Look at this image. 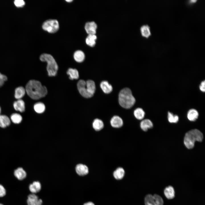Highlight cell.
Returning a JSON list of instances; mask_svg holds the SVG:
<instances>
[{
	"instance_id": "obj_1",
	"label": "cell",
	"mask_w": 205,
	"mask_h": 205,
	"mask_svg": "<svg viewBox=\"0 0 205 205\" xmlns=\"http://www.w3.org/2000/svg\"><path fill=\"white\" fill-rule=\"evenodd\" d=\"M26 93L31 99L38 100L45 97L47 93L46 87L43 86L39 81L31 80L25 87Z\"/></svg>"
},
{
	"instance_id": "obj_2",
	"label": "cell",
	"mask_w": 205,
	"mask_h": 205,
	"mask_svg": "<svg viewBox=\"0 0 205 205\" xmlns=\"http://www.w3.org/2000/svg\"><path fill=\"white\" fill-rule=\"evenodd\" d=\"M118 99L120 106L126 109L131 108L136 102V99L131 90L128 88H124L120 91Z\"/></svg>"
},
{
	"instance_id": "obj_3",
	"label": "cell",
	"mask_w": 205,
	"mask_h": 205,
	"mask_svg": "<svg viewBox=\"0 0 205 205\" xmlns=\"http://www.w3.org/2000/svg\"><path fill=\"white\" fill-rule=\"evenodd\" d=\"M203 135L199 130L194 129L187 132L184 136V143L188 149L192 148L196 141L202 142L203 139Z\"/></svg>"
},
{
	"instance_id": "obj_4",
	"label": "cell",
	"mask_w": 205,
	"mask_h": 205,
	"mask_svg": "<svg viewBox=\"0 0 205 205\" xmlns=\"http://www.w3.org/2000/svg\"><path fill=\"white\" fill-rule=\"evenodd\" d=\"M42 62L47 63V70L49 76H55L57 73L58 66L55 60L50 54L44 53L41 54L40 57Z\"/></svg>"
},
{
	"instance_id": "obj_5",
	"label": "cell",
	"mask_w": 205,
	"mask_h": 205,
	"mask_svg": "<svg viewBox=\"0 0 205 205\" xmlns=\"http://www.w3.org/2000/svg\"><path fill=\"white\" fill-rule=\"evenodd\" d=\"M42 28L44 30L50 33H54L59 29L58 22L56 19L48 20L43 23Z\"/></svg>"
},
{
	"instance_id": "obj_6",
	"label": "cell",
	"mask_w": 205,
	"mask_h": 205,
	"mask_svg": "<svg viewBox=\"0 0 205 205\" xmlns=\"http://www.w3.org/2000/svg\"><path fill=\"white\" fill-rule=\"evenodd\" d=\"M145 205H163V201L162 198L158 194H148L145 198Z\"/></svg>"
},
{
	"instance_id": "obj_7",
	"label": "cell",
	"mask_w": 205,
	"mask_h": 205,
	"mask_svg": "<svg viewBox=\"0 0 205 205\" xmlns=\"http://www.w3.org/2000/svg\"><path fill=\"white\" fill-rule=\"evenodd\" d=\"M77 87L80 94L85 98H90L93 96L88 91L86 86V82L82 79L79 80L77 83Z\"/></svg>"
},
{
	"instance_id": "obj_8",
	"label": "cell",
	"mask_w": 205,
	"mask_h": 205,
	"mask_svg": "<svg viewBox=\"0 0 205 205\" xmlns=\"http://www.w3.org/2000/svg\"><path fill=\"white\" fill-rule=\"evenodd\" d=\"M28 205H42V200L34 194H30L27 200Z\"/></svg>"
},
{
	"instance_id": "obj_9",
	"label": "cell",
	"mask_w": 205,
	"mask_h": 205,
	"mask_svg": "<svg viewBox=\"0 0 205 205\" xmlns=\"http://www.w3.org/2000/svg\"><path fill=\"white\" fill-rule=\"evenodd\" d=\"M111 126L115 128H119L122 127L123 124V122L122 118L118 116H114L110 120Z\"/></svg>"
},
{
	"instance_id": "obj_10",
	"label": "cell",
	"mask_w": 205,
	"mask_h": 205,
	"mask_svg": "<svg viewBox=\"0 0 205 205\" xmlns=\"http://www.w3.org/2000/svg\"><path fill=\"white\" fill-rule=\"evenodd\" d=\"M85 29L86 32L89 34H95L97 25L94 21L89 22L86 23Z\"/></svg>"
},
{
	"instance_id": "obj_11",
	"label": "cell",
	"mask_w": 205,
	"mask_h": 205,
	"mask_svg": "<svg viewBox=\"0 0 205 205\" xmlns=\"http://www.w3.org/2000/svg\"><path fill=\"white\" fill-rule=\"evenodd\" d=\"M76 171L79 176H83L87 175L89 173V169L86 165L79 164L75 167Z\"/></svg>"
},
{
	"instance_id": "obj_12",
	"label": "cell",
	"mask_w": 205,
	"mask_h": 205,
	"mask_svg": "<svg viewBox=\"0 0 205 205\" xmlns=\"http://www.w3.org/2000/svg\"><path fill=\"white\" fill-rule=\"evenodd\" d=\"M100 87L102 91L106 94H109L112 91V86L106 81H103L101 82Z\"/></svg>"
},
{
	"instance_id": "obj_13",
	"label": "cell",
	"mask_w": 205,
	"mask_h": 205,
	"mask_svg": "<svg viewBox=\"0 0 205 205\" xmlns=\"http://www.w3.org/2000/svg\"><path fill=\"white\" fill-rule=\"evenodd\" d=\"M15 110L20 112H24L25 110V104L24 101L21 99H18L13 103Z\"/></svg>"
},
{
	"instance_id": "obj_14",
	"label": "cell",
	"mask_w": 205,
	"mask_h": 205,
	"mask_svg": "<svg viewBox=\"0 0 205 205\" xmlns=\"http://www.w3.org/2000/svg\"><path fill=\"white\" fill-rule=\"evenodd\" d=\"M29 188L32 194H35L39 192L41 188V185L40 182L35 181L30 184Z\"/></svg>"
},
{
	"instance_id": "obj_15",
	"label": "cell",
	"mask_w": 205,
	"mask_h": 205,
	"mask_svg": "<svg viewBox=\"0 0 205 205\" xmlns=\"http://www.w3.org/2000/svg\"><path fill=\"white\" fill-rule=\"evenodd\" d=\"M15 176L18 179L22 180L25 178L26 173L25 171L22 167H19L15 169L14 171Z\"/></svg>"
},
{
	"instance_id": "obj_16",
	"label": "cell",
	"mask_w": 205,
	"mask_h": 205,
	"mask_svg": "<svg viewBox=\"0 0 205 205\" xmlns=\"http://www.w3.org/2000/svg\"><path fill=\"white\" fill-rule=\"evenodd\" d=\"M199 113L197 110L194 108H191L189 110L187 113V117L190 121H195L198 118Z\"/></svg>"
},
{
	"instance_id": "obj_17",
	"label": "cell",
	"mask_w": 205,
	"mask_h": 205,
	"mask_svg": "<svg viewBox=\"0 0 205 205\" xmlns=\"http://www.w3.org/2000/svg\"><path fill=\"white\" fill-rule=\"evenodd\" d=\"M153 127L152 122L149 119H146L143 120L140 122V127L144 131H146Z\"/></svg>"
},
{
	"instance_id": "obj_18",
	"label": "cell",
	"mask_w": 205,
	"mask_h": 205,
	"mask_svg": "<svg viewBox=\"0 0 205 205\" xmlns=\"http://www.w3.org/2000/svg\"><path fill=\"white\" fill-rule=\"evenodd\" d=\"M140 30L142 36L144 37L148 38L151 35L150 27L147 24L142 26Z\"/></svg>"
},
{
	"instance_id": "obj_19",
	"label": "cell",
	"mask_w": 205,
	"mask_h": 205,
	"mask_svg": "<svg viewBox=\"0 0 205 205\" xmlns=\"http://www.w3.org/2000/svg\"><path fill=\"white\" fill-rule=\"evenodd\" d=\"M164 194L167 199L173 198L175 196V190L173 187L171 186L166 187L164 190Z\"/></svg>"
},
{
	"instance_id": "obj_20",
	"label": "cell",
	"mask_w": 205,
	"mask_h": 205,
	"mask_svg": "<svg viewBox=\"0 0 205 205\" xmlns=\"http://www.w3.org/2000/svg\"><path fill=\"white\" fill-rule=\"evenodd\" d=\"M92 126L95 130L98 131L103 128L104 124L102 120L99 118H96L94 120L93 122Z\"/></svg>"
},
{
	"instance_id": "obj_21",
	"label": "cell",
	"mask_w": 205,
	"mask_h": 205,
	"mask_svg": "<svg viewBox=\"0 0 205 205\" xmlns=\"http://www.w3.org/2000/svg\"><path fill=\"white\" fill-rule=\"evenodd\" d=\"M26 93L25 88L22 86L17 88L15 90V98L18 99H21Z\"/></svg>"
},
{
	"instance_id": "obj_22",
	"label": "cell",
	"mask_w": 205,
	"mask_h": 205,
	"mask_svg": "<svg viewBox=\"0 0 205 205\" xmlns=\"http://www.w3.org/2000/svg\"><path fill=\"white\" fill-rule=\"evenodd\" d=\"M9 118L4 115H0V127L5 128L10 124L11 121Z\"/></svg>"
},
{
	"instance_id": "obj_23",
	"label": "cell",
	"mask_w": 205,
	"mask_h": 205,
	"mask_svg": "<svg viewBox=\"0 0 205 205\" xmlns=\"http://www.w3.org/2000/svg\"><path fill=\"white\" fill-rule=\"evenodd\" d=\"M125 175V171L121 167H119L115 170L113 173L114 178L117 180H120L124 177Z\"/></svg>"
},
{
	"instance_id": "obj_24",
	"label": "cell",
	"mask_w": 205,
	"mask_h": 205,
	"mask_svg": "<svg viewBox=\"0 0 205 205\" xmlns=\"http://www.w3.org/2000/svg\"><path fill=\"white\" fill-rule=\"evenodd\" d=\"M86 82V86L89 92L93 96L96 90V85L95 82L92 80H88Z\"/></svg>"
},
{
	"instance_id": "obj_25",
	"label": "cell",
	"mask_w": 205,
	"mask_h": 205,
	"mask_svg": "<svg viewBox=\"0 0 205 205\" xmlns=\"http://www.w3.org/2000/svg\"><path fill=\"white\" fill-rule=\"evenodd\" d=\"M97 36L95 34H89L86 38L85 42L86 44L91 47H93L96 44Z\"/></svg>"
},
{
	"instance_id": "obj_26",
	"label": "cell",
	"mask_w": 205,
	"mask_h": 205,
	"mask_svg": "<svg viewBox=\"0 0 205 205\" xmlns=\"http://www.w3.org/2000/svg\"><path fill=\"white\" fill-rule=\"evenodd\" d=\"M74 58L77 62H83L85 58V55L82 51L78 50L75 51L74 54Z\"/></svg>"
},
{
	"instance_id": "obj_27",
	"label": "cell",
	"mask_w": 205,
	"mask_h": 205,
	"mask_svg": "<svg viewBox=\"0 0 205 205\" xmlns=\"http://www.w3.org/2000/svg\"><path fill=\"white\" fill-rule=\"evenodd\" d=\"M145 114V112L143 109L140 108H136L134 112V114L135 117L139 120L143 119L144 117Z\"/></svg>"
},
{
	"instance_id": "obj_28",
	"label": "cell",
	"mask_w": 205,
	"mask_h": 205,
	"mask_svg": "<svg viewBox=\"0 0 205 205\" xmlns=\"http://www.w3.org/2000/svg\"><path fill=\"white\" fill-rule=\"evenodd\" d=\"M67 73L69 75V78L71 80L77 79L79 77L78 72L76 69L69 68L68 69Z\"/></svg>"
},
{
	"instance_id": "obj_29",
	"label": "cell",
	"mask_w": 205,
	"mask_h": 205,
	"mask_svg": "<svg viewBox=\"0 0 205 205\" xmlns=\"http://www.w3.org/2000/svg\"><path fill=\"white\" fill-rule=\"evenodd\" d=\"M34 110L37 113H41L44 111L45 106L44 104L41 102H38L34 104Z\"/></svg>"
},
{
	"instance_id": "obj_30",
	"label": "cell",
	"mask_w": 205,
	"mask_h": 205,
	"mask_svg": "<svg viewBox=\"0 0 205 205\" xmlns=\"http://www.w3.org/2000/svg\"><path fill=\"white\" fill-rule=\"evenodd\" d=\"M11 119L13 123L15 124H19L22 121V117L19 114L14 113L11 115Z\"/></svg>"
},
{
	"instance_id": "obj_31",
	"label": "cell",
	"mask_w": 205,
	"mask_h": 205,
	"mask_svg": "<svg viewBox=\"0 0 205 205\" xmlns=\"http://www.w3.org/2000/svg\"><path fill=\"white\" fill-rule=\"evenodd\" d=\"M167 118L169 122L171 123H177L179 120V117L177 115H174L170 112H168Z\"/></svg>"
},
{
	"instance_id": "obj_32",
	"label": "cell",
	"mask_w": 205,
	"mask_h": 205,
	"mask_svg": "<svg viewBox=\"0 0 205 205\" xmlns=\"http://www.w3.org/2000/svg\"><path fill=\"white\" fill-rule=\"evenodd\" d=\"M14 4L15 6L20 8L24 7L25 5V2L23 0H15Z\"/></svg>"
},
{
	"instance_id": "obj_33",
	"label": "cell",
	"mask_w": 205,
	"mask_h": 205,
	"mask_svg": "<svg viewBox=\"0 0 205 205\" xmlns=\"http://www.w3.org/2000/svg\"><path fill=\"white\" fill-rule=\"evenodd\" d=\"M7 77L0 72V87L4 84L5 82L7 80Z\"/></svg>"
},
{
	"instance_id": "obj_34",
	"label": "cell",
	"mask_w": 205,
	"mask_h": 205,
	"mask_svg": "<svg viewBox=\"0 0 205 205\" xmlns=\"http://www.w3.org/2000/svg\"><path fill=\"white\" fill-rule=\"evenodd\" d=\"M6 194V191L5 188L1 184H0V197L5 196Z\"/></svg>"
},
{
	"instance_id": "obj_35",
	"label": "cell",
	"mask_w": 205,
	"mask_h": 205,
	"mask_svg": "<svg viewBox=\"0 0 205 205\" xmlns=\"http://www.w3.org/2000/svg\"><path fill=\"white\" fill-rule=\"evenodd\" d=\"M199 88L200 90L204 92L205 91V80L202 81L200 83L199 86Z\"/></svg>"
},
{
	"instance_id": "obj_36",
	"label": "cell",
	"mask_w": 205,
	"mask_h": 205,
	"mask_svg": "<svg viewBox=\"0 0 205 205\" xmlns=\"http://www.w3.org/2000/svg\"><path fill=\"white\" fill-rule=\"evenodd\" d=\"M83 205H95V204L92 202H86Z\"/></svg>"
},
{
	"instance_id": "obj_37",
	"label": "cell",
	"mask_w": 205,
	"mask_h": 205,
	"mask_svg": "<svg viewBox=\"0 0 205 205\" xmlns=\"http://www.w3.org/2000/svg\"><path fill=\"white\" fill-rule=\"evenodd\" d=\"M197 1L196 0H190V1H189V3H190V4L193 3H196V1Z\"/></svg>"
},
{
	"instance_id": "obj_38",
	"label": "cell",
	"mask_w": 205,
	"mask_h": 205,
	"mask_svg": "<svg viewBox=\"0 0 205 205\" xmlns=\"http://www.w3.org/2000/svg\"><path fill=\"white\" fill-rule=\"evenodd\" d=\"M66 1H67L68 2H71L72 1H73V0H66Z\"/></svg>"
},
{
	"instance_id": "obj_39",
	"label": "cell",
	"mask_w": 205,
	"mask_h": 205,
	"mask_svg": "<svg viewBox=\"0 0 205 205\" xmlns=\"http://www.w3.org/2000/svg\"><path fill=\"white\" fill-rule=\"evenodd\" d=\"M1 108H0V113H1Z\"/></svg>"
},
{
	"instance_id": "obj_40",
	"label": "cell",
	"mask_w": 205,
	"mask_h": 205,
	"mask_svg": "<svg viewBox=\"0 0 205 205\" xmlns=\"http://www.w3.org/2000/svg\"><path fill=\"white\" fill-rule=\"evenodd\" d=\"M0 205H3L1 204H0Z\"/></svg>"
}]
</instances>
